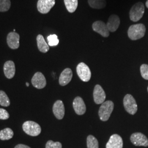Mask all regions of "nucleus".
Masks as SVG:
<instances>
[{
	"mask_svg": "<svg viewBox=\"0 0 148 148\" xmlns=\"http://www.w3.org/2000/svg\"><path fill=\"white\" fill-rule=\"evenodd\" d=\"M146 6H147V7L148 8V0H147V1L146 2Z\"/></svg>",
	"mask_w": 148,
	"mask_h": 148,
	"instance_id": "31",
	"label": "nucleus"
},
{
	"mask_svg": "<svg viewBox=\"0 0 148 148\" xmlns=\"http://www.w3.org/2000/svg\"><path fill=\"white\" fill-rule=\"evenodd\" d=\"M23 130L27 134L32 137L38 136L41 132L40 126L36 122L32 121L25 122L23 125Z\"/></svg>",
	"mask_w": 148,
	"mask_h": 148,
	"instance_id": "3",
	"label": "nucleus"
},
{
	"mask_svg": "<svg viewBox=\"0 0 148 148\" xmlns=\"http://www.w3.org/2000/svg\"><path fill=\"white\" fill-rule=\"evenodd\" d=\"M114 104L112 101H106L101 104L98 112L99 116L101 121H106L109 120L114 110Z\"/></svg>",
	"mask_w": 148,
	"mask_h": 148,
	"instance_id": "2",
	"label": "nucleus"
},
{
	"mask_svg": "<svg viewBox=\"0 0 148 148\" xmlns=\"http://www.w3.org/2000/svg\"><path fill=\"white\" fill-rule=\"evenodd\" d=\"M33 86L37 89H42L46 86V79L41 72L36 73L32 79Z\"/></svg>",
	"mask_w": 148,
	"mask_h": 148,
	"instance_id": "9",
	"label": "nucleus"
},
{
	"mask_svg": "<svg viewBox=\"0 0 148 148\" xmlns=\"http://www.w3.org/2000/svg\"><path fill=\"white\" fill-rule=\"evenodd\" d=\"M140 73L143 79L148 80V65L143 64L141 65Z\"/></svg>",
	"mask_w": 148,
	"mask_h": 148,
	"instance_id": "27",
	"label": "nucleus"
},
{
	"mask_svg": "<svg viewBox=\"0 0 148 148\" xmlns=\"http://www.w3.org/2000/svg\"><path fill=\"white\" fill-rule=\"evenodd\" d=\"M38 49L42 53H46L49 49V46L45 40V38L41 35H38L36 38Z\"/></svg>",
	"mask_w": 148,
	"mask_h": 148,
	"instance_id": "19",
	"label": "nucleus"
},
{
	"mask_svg": "<svg viewBox=\"0 0 148 148\" xmlns=\"http://www.w3.org/2000/svg\"><path fill=\"white\" fill-rule=\"evenodd\" d=\"M146 28L143 24H137L130 26L128 30V36L132 40H137L144 37Z\"/></svg>",
	"mask_w": 148,
	"mask_h": 148,
	"instance_id": "1",
	"label": "nucleus"
},
{
	"mask_svg": "<svg viewBox=\"0 0 148 148\" xmlns=\"http://www.w3.org/2000/svg\"><path fill=\"white\" fill-rule=\"evenodd\" d=\"M130 140L136 146L148 147V139L147 137L141 133H134L131 135Z\"/></svg>",
	"mask_w": 148,
	"mask_h": 148,
	"instance_id": "8",
	"label": "nucleus"
},
{
	"mask_svg": "<svg viewBox=\"0 0 148 148\" xmlns=\"http://www.w3.org/2000/svg\"><path fill=\"white\" fill-rule=\"evenodd\" d=\"M26 85H27V86L29 87V84L28 82H27V83H26Z\"/></svg>",
	"mask_w": 148,
	"mask_h": 148,
	"instance_id": "32",
	"label": "nucleus"
},
{
	"mask_svg": "<svg viewBox=\"0 0 148 148\" xmlns=\"http://www.w3.org/2000/svg\"><path fill=\"white\" fill-rule=\"evenodd\" d=\"M65 7L70 13H74L78 6V0H64Z\"/></svg>",
	"mask_w": 148,
	"mask_h": 148,
	"instance_id": "22",
	"label": "nucleus"
},
{
	"mask_svg": "<svg viewBox=\"0 0 148 148\" xmlns=\"http://www.w3.org/2000/svg\"><path fill=\"white\" fill-rule=\"evenodd\" d=\"M72 77H73L72 70L70 68L64 69L60 74L59 79V84L62 86L68 85L71 81Z\"/></svg>",
	"mask_w": 148,
	"mask_h": 148,
	"instance_id": "17",
	"label": "nucleus"
},
{
	"mask_svg": "<svg viewBox=\"0 0 148 148\" xmlns=\"http://www.w3.org/2000/svg\"></svg>",
	"mask_w": 148,
	"mask_h": 148,
	"instance_id": "33",
	"label": "nucleus"
},
{
	"mask_svg": "<svg viewBox=\"0 0 148 148\" xmlns=\"http://www.w3.org/2000/svg\"><path fill=\"white\" fill-rule=\"evenodd\" d=\"M0 105L5 107H7L10 105L9 98L3 90H0Z\"/></svg>",
	"mask_w": 148,
	"mask_h": 148,
	"instance_id": "24",
	"label": "nucleus"
},
{
	"mask_svg": "<svg viewBox=\"0 0 148 148\" xmlns=\"http://www.w3.org/2000/svg\"><path fill=\"white\" fill-rule=\"evenodd\" d=\"M56 3L55 0H38L37 8L38 12L42 14H47Z\"/></svg>",
	"mask_w": 148,
	"mask_h": 148,
	"instance_id": "7",
	"label": "nucleus"
},
{
	"mask_svg": "<svg viewBox=\"0 0 148 148\" xmlns=\"http://www.w3.org/2000/svg\"><path fill=\"white\" fill-rule=\"evenodd\" d=\"M20 36L16 32H10L7 37V42L8 46L13 49H16L19 47Z\"/></svg>",
	"mask_w": 148,
	"mask_h": 148,
	"instance_id": "11",
	"label": "nucleus"
},
{
	"mask_svg": "<svg viewBox=\"0 0 148 148\" xmlns=\"http://www.w3.org/2000/svg\"><path fill=\"white\" fill-rule=\"evenodd\" d=\"M144 5L142 2H138L132 6L130 11V18L134 22L139 21L144 13Z\"/></svg>",
	"mask_w": 148,
	"mask_h": 148,
	"instance_id": "4",
	"label": "nucleus"
},
{
	"mask_svg": "<svg viewBox=\"0 0 148 148\" xmlns=\"http://www.w3.org/2000/svg\"><path fill=\"white\" fill-rule=\"evenodd\" d=\"M77 74L80 79L84 82H88L91 77V72L89 67L84 63H80L76 68Z\"/></svg>",
	"mask_w": 148,
	"mask_h": 148,
	"instance_id": "6",
	"label": "nucleus"
},
{
	"mask_svg": "<svg viewBox=\"0 0 148 148\" xmlns=\"http://www.w3.org/2000/svg\"><path fill=\"white\" fill-rule=\"evenodd\" d=\"M87 148H99V144L97 139L94 136L90 135L87 138Z\"/></svg>",
	"mask_w": 148,
	"mask_h": 148,
	"instance_id": "23",
	"label": "nucleus"
},
{
	"mask_svg": "<svg viewBox=\"0 0 148 148\" xmlns=\"http://www.w3.org/2000/svg\"><path fill=\"white\" fill-rule=\"evenodd\" d=\"M3 71L5 77L7 79H12L16 74V67L14 63L11 60L7 61L3 66Z\"/></svg>",
	"mask_w": 148,
	"mask_h": 148,
	"instance_id": "16",
	"label": "nucleus"
},
{
	"mask_svg": "<svg viewBox=\"0 0 148 148\" xmlns=\"http://www.w3.org/2000/svg\"><path fill=\"white\" fill-rule=\"evenodd\" d=\"M123 140L122 138L118 134L112 135L106 145V148H122Z\"/></svg>",
	"mask_w": 148,
	"mask_h": 148,
	"instance_id": "15",
	"label": "nucleus"
},
{
	"mask_svg": "<svg viewBox=\"0 0 148 148\" xmlns=\"http://www.w3.org/2000/svg\"><path fill=\"white\" fill-rule=\"evenodd\" d=\"M123 106L127 112L131 115H134L137 111L136 101L131 95H127L124 97Z\"/></svg>",
	"mask_w": 148,
	"mask_h": 148,
	"instance_id": "5",
	"label": "nucleus"
},
{
	"mask_svg": "<svg viewBox=\"0 0 148 148\" xmlns=\"http://www.w3.org/2000/svg\"><path fill=\"white\" fill-rule=\"evenodd\" d=\"M93 30L95 32L99 34L102 36L108 37L109 36V31L108 27L103 21H96L92 25Z\"/></svg>",
	"mask_w": 148,
	"mask_h": 148,
	"instance_id": "10",
	"label": "nucleus"
},
{
	"mask_svg": "<svg viewBox=\"0 0 148 148\" xmlns=\"http://www.w3.org/2000/svg\"><path fill=\"white\" fill-rule=\"evenodd\" d=\"M10 0H0V12L8 11L11 7Z\"/></svg>",
	"mask_w": 148,
	"mask_h": 148,
	"instance_id": "25",
	"label": "nucleus"
},
{
	"mask_svg": "<svg viewBox=\"0 0 148 148\" xmlns=\"http://www.w3.org/2000/svg\"><path fill=\"white\" fill-rule=\"evenodd\" d=\"M120 24V20L118 16L115 14L111 15L109 18L106 26L109 31L110 32H116L119 28Z\"/></svg>",
	"mask_w": 148,
	"mask_h": 148,
	"instance_id": "18",
	"label": "nucleus"
},
{
	"mask_svg": "<svg viewBox=\"0 0 148 148\" xmlns=\"http://www.w3.org/2000/svg\"><path fill=\"white\" fill-rule=\"evenodd\" d=\"M73 108L75 112L79 115H84L86 111L84 101L79 97H77L75 98L73 101Z\"/></svg>",
	"mask_w": 148,
	"mask_h": 148,
	"instance_id": "13",
	"label": "nucleus"
},
{
	"mask_svg": "<svg viewBox=\"0 0 148 148\" xmlns=\"http://www.w3.org/2000/svg\"><path fill=\"white\" fill-rule=\"evenodd\" d=\"M46 148H62L61 143L54 142L52 140H48L46 144Z\"/></svg>",
	"mask_w": 148,
	"mask_h": 148,
	"instance_id": "28",
	"label": "nucleus"
},
{
	"mask_svg": "<svg viewBox=\"0 0 148 148\" xmlns=\"http://www.w3.org/2000/svg\"><path fill=\"white\" fill-rule=\"evenodd\" d=\"M14 148H31L29 147V146L26 145H24V144H18L17 145H16Z\"/></svg>",
	"mask_w": 148,
	"mask_h": 148,
	"instance_id": "30",
	"label": "nucleus"
},
{
	"mask_svg": "<svg viewBox=\"0 0 148 148\" xmlns=\"http://www.w3.org/2000/svg\"><path fill=\"white\" fill-rule=\"evenodd\" d=\"M10 117V114L7 111L4 109L0 108V120H7Z\"/></svg>",
	"mask_w": 148,
	"mask_h": 148,
	"instance_id": "29",
	"label": "nucleus"
},
{
	"mask_svg": "<svg viewBox=\"0 0 148 148\" xmlns=\"http://www.w3.org/2000/svg\"><path fill=\"white\" fill-rule=\"evenodd\" d=\"M88 2L90 7L95 9H102L106 5V0H88Z\"/></svg>",
	"mask_w": 148,
	"mask_h": 148,
	"instance_id": "20",
	"label": "nucleus"
},
{
	"mask_svg": "<svg viewBox=\"0 0 148 148\" xmlns=\"http://www.w3.org/2000/svg\"><path fill=\"white\" fill-rule=\"evenodd\" d=\"M47 41L49 46H56L58 45L59 40L57 35H50L47 37Z\"/></svg>",
	"mask_w": 148,
	"mask_h": 148,
	"instance_id": "26",
	"label": "nucleus"
},
{
	"mask_svg": "<svg viewBox=\"0 0 148 148\" xmlns=\"http://www.w3.org/2000/svg\"><path fill=\"white\" fill-rule=\"evenodd\" d=\"M13 130L10 128H6L0 131V139L2 140H9L13 138Z\"/></svg>",
	"mask_w": 148,
	"mask_h": 148,
	"instance_id": "21",
	"label": "nucleus"
},
{
	"mask_svg": "<svg viewBox=\"0 0 148 148\" xmlns=\"http://www.w3.org/2000/svg\"><path fill=\"white\" fill-rule=\"evenodd\" d=\"M53 112L54 116L58 120L63 119L65 115V108L62 101H56L53 106Z\"/></svg>",
	"mask_w": 148,
	"mask_h": 148,
	"instance_id": "14",
	"label": "nucleus"
},
{
	"mask_svg": "<svg viewBox=\"0 0 148 148\" xmlns=\"http://www.w3.org/2000/svg\"><path fill=\"white\" fill-rule=\"evenodd\" d=\"M93 98L95 102L97 104H102L105 101L106 93L100 85L95 86L93 91Z\"/></svg>",
	"mask_w": 148,
	"mask_h": 148,
	"instance_id": "12",
	"label": "nucleus"
}]
</instances>
